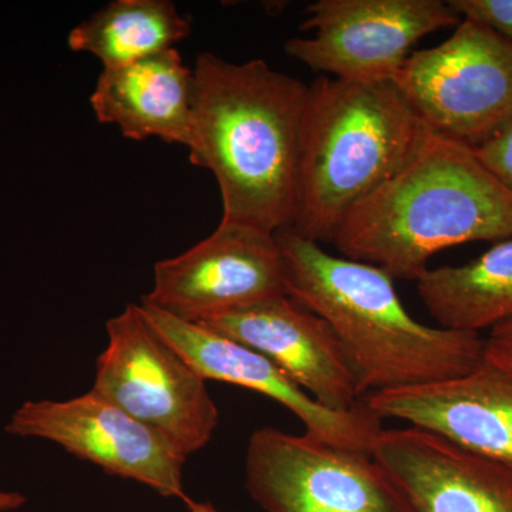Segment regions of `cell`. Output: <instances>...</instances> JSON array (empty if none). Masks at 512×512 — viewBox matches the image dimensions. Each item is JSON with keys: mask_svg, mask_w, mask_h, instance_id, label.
I'll list each match as a JSON object with an SVG mask.
<instances>
[{"mask_svg": "<svg viewBox=\"0 0 512 512\" xmlns=\"http://www.w3.org/2000/svg\"><path fill=\"white\" fill-rule=\"evenodd\" d=\"M190 161L214 174L222 224L291 228L308 84L262 59L195 60Z\"/></svg>", "mask_w": 512, "mask_h": 512, "instance_id": "1", "label": "cell"}, {"mask_svg": "<svg viewBox=\"0 0 512 512\" xmlns=\"http://www.w3.org/2000/svg\"><path fill=\"white\" fill-rule=\"evenodd\" d=\"M187 505L191 512H217L210 503H195L191 500Z\"/></svg>", "mask_w": 512, "mask_h": 512, "instance_id": "22", "label": "cell"}, {"mask_svg": "<svg viewBox=\"0 0 512 512\" xmlns=\"http://www.w3.org/2000/svg\"><path fill=\"white\" fill-rule=\"evenodd\" d=\"M276 239L288 296L328 322L365 400L454 379L480 362L487 339L414 319L383 269L329 254L291 228L276 232Z\"/></svg>", "mask_w": 512, "mask_h": 512, "instance_id": "3", "label": "cell"}, {"mask_svg": "<svg viewBox=\"0 0 512 512\" xmlns=\"http://www.w3.org/2000/svg\"><path fill=\"white\" fill-rule=\"evenodd\" d=\"M461 20L497 33L512 42V0H447Z\"/></svg>", "mask_w": 512, "mask_h": 512, "instance_id": "18", "label": "cell"}, {"mask_svg": "<svg viewBox=\"0 0 512 512\" xmlns=\"http://www.w3.org/2000/svg\"><path fill=\"white\" fill-rule=\"evenodd\" d=\"M366 403L382 420L406 421L512 470V349L493 340L466 375L372 394Z\"/></svg>", "mask_w": 512, "mask_h": 512, "instance_id": "12", "label": "cell"}, {"mask_svg": "<svg viewBox=\"0 0 512 512\" xmlns=\"http://www.w3.org/2000/svg\"><path fill=\"white\" fill-rule=\"evenodd\" d=\"M279 296L288 288L276 234L221 222L184 254L157 262L153 291L143 301L200 323Z\"/></svg>", "mask_w": 512, "mask_h": 512, "instance_id": "9", "label": "cell"}, {"mask_svg": "<svg viewBox=\"0 0 512 512\" xmlns=\"http://www.w3.org/2000/svg\"><path fill=\"white\" fill-rule=\"evenodd\" d=\"M93 392L160 434L185 458L210 443L220 424L207 380L128 303L106 325Z\"/></svg>", "mask_w": 512, "mask_h": 512, "instance_id": "5", "label": "cell"}, {"mask_svg": "<svg viewBox=\"0 0 512 512\" xmlns=\"http://www.w3.org/2000/svg\"><path fill=\"white\" fill-rule=\"evenodd\" d=\"M190 20L170 0H114L69 35L74 52L90 53L116 69L174 49L191 35Z\"/></svg>", "mask_w": 512, "mask_h": 512, "instance_id": "17", "label": "cell"}, {"mask_svg": "<svg viewBox=\"0 0 512 512\" xmlns=\"http://www.w3.org/2000/svg\"><path fill=\"white\" fill-rule=\"evenodd\" d=\"M447 0H318L284 50L320 76L393 82L424 36L457 26Z\"/></svg>", "mask_w": 512, "mask_h": 512, "instance_id": "8", "label": "cell"}, {"mask_svg": "<svg viewBox=\"0 0 512 512\" xmlns=\"http://www.w3.org/2000/svg\"><path fill=\"white\" fill-rule=\"evenodd\" d=\"M488 339L504 348L512 349V320L491 330Z\"/></svg>", "mask_w": 512, "mask_h": 512, "instance_id": "20", "label": "cell"}, {"mask_svg": "<svg viewBox=\"0 0 512 512\" xmlns=\"http://www.w3.org/2000/svg\"><path fill=\"white\" fill-rule=\"evenodd\" d=\"M512 238V190L476 148L426 127L406 164L359 202L332 244L340 255L417 281L443 249Z\"/></svg>", "mask_w": 512, "mask_h": 512, "instance_id": "2", "label": "cell"}, {"mask_svg": "<svg viewBox=\"0 0 512 512\" xmlns=\"http://www.w3.org/2000/svg\"><path fill=\"white\" fill-rule=\"evenodd\" d=\"M6 433L53 441L110 476L138 481L163 497L191 501L183 485L187 458L93 390L66 402L23 403L6 424Z\"/></svg>", "mask_w": 512, "mask_h": 512, "instance_id": "10", "label": "cell"}, {"mask_svg": "<svg viewBox=\"0 0 512 512\" xmlns=\"http://www.w3.org/2000/svg\"><path fill=\"white\" fill-rule=\"evenodd\" d=\"M144 319L205 380L254 390L291 410L313 439L372 456L382 419L366 400L352 410H329L261 353L200 323L187 322L141 299Z\"/></svg>", "mask_w": 512, "mask_h": 512, "instance_id": "11", "label": "cell"}, {"mask_svg": "<svg viewBox=\"0 0 512 512\" xmlns=\"http://www.w3.org/2000/svg\"><path fill=\"white\" fill-rule=\"evenodd\" d=\"M476 153L485 167L512 190V119L477 147Z\"/></svg>", "mask_w": 512, "mask_h": 512, "instance_id": "19", "label": "cell"}, {"mask_svg": "<svg viewBox=\"0 0 512 512\" xmlns=\"http://www.w3.org/2000/svg\"><path fill=\"white\" fill-rule=\"evenodd\" d=\"M261 353L329 410L365 402L338 336L291 296H279L200 322Z\"/></svg>", "mask_w": 512, "mask_h": 512, "instance_id": "13", "label": "cell"}, {"mask_svg": "<svg viewBox=\"0 0 512 512\" xmlns=\"http://www.w3.org/2000/svg\"><path fill=\"white\" fill-rule=\"evenodd\" d=\"M245 476L252 500L268 512H414L375 458L308 434L255 430Z\"/></svg>", "mask_w": 512, "mask_h": 512, "instance_id": "7", "label": "cell"}, {"mask_svg": "<svg viewBox=\"0 0 512 512\" xmlns=\"http://www.w3.org/2000/svg\"><path fill=\"white\" fill-rule=\"evenodd\" d=\"M90 103L97 120L116 124L124 137L190 146L194 73L175 47L128 66L103 69Z\"/></svg>", "mask_w": 512, "mask_h": 512, "instance_id": "15", "label": "cell"}, {"mask_svg": "<svg viewBox=\"0 0 512 512\" xmlns=\"http://www.w3.org/2000/svg\"><path fill=\"white\" fill-rule=\"evenodd\" d=\"M372 457L414 512H512V470L417 427L383 429Z\"/></svg>", "mask_w": 512, "mask_h": 512, "instance_id": "14", "label": "cell"}, {"mask_svg": "<svg viewBox=\"0 0 512 512\" xmlns=\"http://www.w3.org/2000/svg\"><path fill=\"white\" fill-rule=\"evenodd\" d=\"M25 503V495L0 491V512L18 510Z\"/></svg>", "mask_w": 512, "mask_h": 512, "instance_id": "21", "label": "cell"}, {"mask_svg": "<svg viewBox=\"0 0 512 512\" xmlns=\"http://www.w3.org/2000/svg\"><path fill=\"white\" fill-rule=\"evenodd\" d=\"M393 82L424 126L480 147L512 119V42L461 20L443 43L413 52Z\"/></svg>", "mask_w": 512, "mask_h": 512, "instance_id": "6", "label": "cell"}, {"mask_svg": "<svg viewBox=\"0 0 512 512\" xmlns=\"http://www.w3.org/2000/svg\"><path fill=\"white\" fill-rule=\"evenodd\" d=\"M426 126L394 82L309 84L292 231L333 242L350 211L406 164Z\"/></svg>", "mask_w": 512, "mask_h": 512, "instance_id": "4", "label": "cell"}, {"mask_svg": "<svg viewBox=\"0 0 512 512\" xmlns=\"http://www.w3.org/2000/svg\"><path fill=\"white\" fill-rule=\"evenodd\" d=\"M416 282L437 326L491 332L512 320V238L495 242L467 264L429 268Z\"/></svg>", "mask_w": 512, "mask_h": 512, "instance_id": "16", "label": "cell"}]
</instances>
